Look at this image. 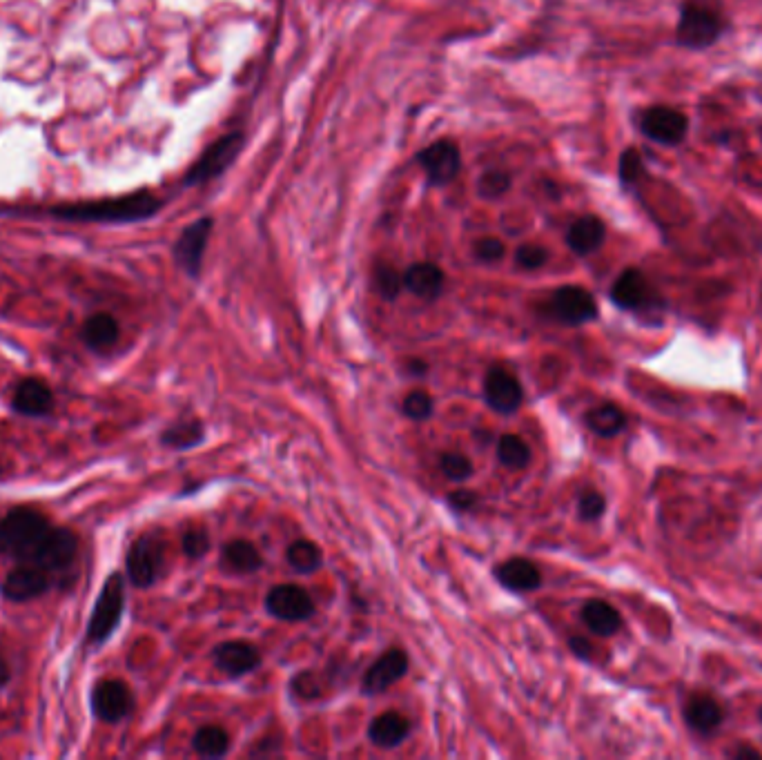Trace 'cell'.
I'll list each match as a JSON object with an SVG mask.
<instances>
[{
	"label": "cell",
	"mask_w": 762,
	"mask_h": 760,
	"mask_svg": "<svg viewBox=\"0 0 762 760\" xmlns=\"http://www.w3.org/2000/svg\"><path fill=\"white\" fill-rule=\"evenodd\" d=\"M729 29V18L718 0H685L680 5L676 43L685 50H707Z\"/></svg>",
	"instance_id": "1"
},
{
	"label": "cell",
	"mask_w": 762,
	"mask_h": 760,
	"mask_svg": "<svg viewBox=\"0 0 762 760\" xmlns=\"http://www.w3.org/2000/svg\"><path fill=\"white\" fill-rule=\"evenodd\" d=\"M161 208V201L150 192H134L121 199H107L94 203H76V206L54 208L52 212L70 221H139L148 219Z\"/></svg>",
	"instance_id": "2"
},
{
	"label": "cell",
	"mask_w": 762,
	"mask_h": 760,
	"mask_svg": "<svg viewBox=\"0 0 762 760\" xmlns=\"http://www.w3.org/2000/svg\"><path fill=\"white\" fill-rule=\"evenodd\" d=\"M50 529L52 524L43 513L34 509H12L0 520V553L23 562Z\"/></svg>",
	"instance_id": "3"
},
{
	"label": "cell",
	"mask_w": 762,
	"mask_h": 760,
	"mask_svg": "<svg viewBox=\"0 0 762 760\" xmlns=\"http://www.w3.org/2000/svg\"><path fill=\"white\" fill-rule=\"evenodd\" d=\"M125 611V580L121 573H112L99 591L94 602L90 622L85 629V640L90 647H101L119 629Z\"/></svg>",
	"instance_id": "4"
},
{
	"label": "cell",
	"mask_w": 762,
	"mask_h": 760,
	"mask_svg": "<svg viewBox=\"0 0 762 760\" xmlns=\"http://www.w3.org/2000/svg\"><path fill=\"white\" fill-rule=\"evenodd\" d=\"M127 578L139 589H148L163 576L165 569V542L159 533H145L127 551L125 558Z\"/></svg>",
	"instance_id": "5"
},
{
	"label": "cell",
	"mask_w": 762,
	"mask_h": 760,
	"mask_svg": "<svg viewBox=\"0 0 762 760\" xmlns=\"http://www.w3.org/2000/svg\"><path fill=\"white\" fill-rule=\"evenodd\" d=\"M78 553V538L76 533L70 529H63V526H52L47 531L41 542L29 551L27 558L23 562L27 564H36L45 571H63L70 569Z\"/></svg>",
	"instance_id": "6"
},
{
	"label": "cell",
	"mask_w": 762,
	"mask_h": 760,
	"mask_svg": "<svg viewBox=\"0 0 762 760\" xmlns=\"http://www.w3.org/2000/svg\"><path fill=\"white\" fill-rule=\"evenodd\" d=\"M640 132L649 141L676 148L689 134V116L669 105H653L640 116Z\"/></svg>",
	"instance_id": "7"
},
{
	"label": "cell",
	"mask_w": 762,
	"mask_h": 760,
	"mask_svg": "<svg viewBox=\"0 0 762 760\" xmlns=\"http://www.w3.org/2000/svg\"><path fill=\"white\" fill-rule=\"evenodd\" d=\"M546 313L564 326H582L598 317V304L589 290L580 286H562L551 295Z\"/></svg>",
	"instance_id": "8"
},
{
	"label": "cell",
	"mask_w": 762,
	"mask_h": 760,
	"mask_svg": "<svg viewBox=\"0 0 762 760\" xmlns=\"http://www.w3.org/2000/svg\"><path fill=\"white\" fill-rule=\"evenodd\" d=\"M484 402L491 411L500 415H511L524 402V388L511 370L504 366H491L484 377Z\"/></svg>",
	"instance_id": "9"
},
{
	"label": "cell",
	"mask_w": 762,
	"mask_h": 760,
	"mask_svg": "<svg viewBox=\"0 0 762 760\" xmlns=\"http://www.w3.org/2000/svg\"><path fill=\"white\" fill-rule=\"evenodd\" d=\"M266 611L283 622H306L315 616V600L299 584H277L266 596Z\"/></svg>",
	"instance_id": "10"
},
{
	"label": "cell",
	"mask_w": 762,
	"mask_h": 760,
	"mask_svg": "<svg viewBox=\"0 0 762 760\" xmlns=\"http://www.w3.org/2000/svg\"><path fill=\"white\" fill-rule=\"evenodd\" d=\"M241 143H243V136L239 132L221 136V139L214 141L210 148L203 152V157L192 165L188 177H185V183L194 185V183H205L214 177H219V174L226 172L230 168V163L237 159Z\"/></svg>",
	"instance_id": "11"
},
{
	"label": "cell",
	"mask_w": 762,
	"mask_h": 760,
	"mask_svg": "<svg viewBox=\"0 0 762 760\" xmlns=\"http://www.w3.org/2000/svg\"><path fill=\"white\" fill-rule=\"evenodd\" d=\"M611 301L622 310H631V313H640V310H649L658 306V292L653 290L649 279L644 277V272L638 268H627L622 275L615 279L611 288Z\"/></svg>",
	"instance_id": "12"
},
{
	"label": "cell",
	"mask_w": 762,
	"mask_h": 760,
	"mask_svg": "<svg viewBox=\"0 0 762 760\" xmlns=\"http://www.w3.org/2000/svg\"><path fill=\"white\" fill-rule=\"evenodd\" d=\"M134 707L132 689L123 680H101L92 691L94 716L107 725H116L130 716Z\"/></svg>",
	"instance_id": "13"
},
{
	"label": "cell",
	"mask_w": 762,
	"mask_h": 760,
	"mask_svg": "<svg viewBox=\"0 0 762 760\" xmlns=\"http://www.w3.org/2000/svg\"><path fill=\"white\" fill-rule=\"evenodd\" d=\"M50 587V571L36 567V564L21 562V567L7 573V578L0 584V593H3L9 602H29L34 598H41L43 593L50 591Z\"/></svg>",
	"instance_id": "14"
},
{
	"label": "cell",
	"mask_w": 762,
	"mask_h": 760,
	"mask_svg": "<svg viewBox=\"0 0 762 760\" xmlns=\"http://www.w3.org/2000/svg\"><path fill=\"white\" fill-rule=\"evenodd\" d=\"M210 232H212V219L203 217L199 221L190 223V226L181 232L177 246H174V259H177L179 268L185 272V275H190L192 279H197L201 275L203 255H205V248H208Z\"/></svg>",
	"instance_id": "15"
},
{
	"label": "cell",
	"mask_w": 762,
	"mask_h": 760,
	"mask_svg": "<svg viewBox=\"0 0 762 760\" xmlns=\"http://www.w3.org/2000/svg\"><path fill=\"white\" fill-rule=\"evenodd\" d=\"M408 671V656L404 649L393 647L386 654H381L373 665L368 667L364 682H361V691L368 696L384 694L395 682L402 680Z\"/></svg>",
	"instance_id": "16"
},
{
	"label": "cell",
	"mask_w": 762,
	"mask_h": 760,
	"mask_svg": "<svg viewBox=\"0 0 762 760\" xmlns=\"http://www.w3.org/2000/svg\"><path fill=\"white\" fill-rule=\"evenodd\" d=\"M214 667L228 678H243L261 667V654L257 647L243 640H228L214 647L212 651Z\"/></svg>",
	"instance_id": "17"
},
{
	"label": "cell",
	"mask_w": 762,
	"mask_h": 760,
	"mask_svg": "<svg viewBox=\"0 0 762 760\" xmlns=\"http://www.w3.org/2000/svg\"><path fill=\"white\" fill-rule=\"evenodd\" d=\"M417 163L435 185H446L459 174L462 157H459V148L453 141H437L417 154Z\"/></svg>",
	"instance_id": "18"
},
{
	"label": "cell",
	"mask_w": 762,
	"mask_h": 760,
	"mask_svg": "<svg viewBox=\"0 0 762 760\" xmlns=\"http://www.w3.org/2000/svg\"><path fill=\"white\" fill-rule=\"evenodd\" d=\"M12 408L23 417H47L54 411V395L43 379L27 377L16 386Z\"/></svg>",
	"instance_id": "19"
},
{
	"label": "cell",
	"mask_w": 762,
	"mask_h": 760,
	"mask_svg": "<svg viewBox=\"0 0 762 760\" xmlns=\"http://www.w3.org/2000/svg\"><path fill=\"white\" fill-rule=\"evenodd\" d=\"M495 580L506 591L513 593H531L542 587V573L531 560L526 558H508L495 567Z\"/></svg>",
	"instance_id": "20"
},
{
	"label": "cell",
	"mask_w": 762,
	"mask_h": 760,
	"mask_svg": "<svg viewBox=\"0 0 762 760\" xmlns=\"http://www.w3.org/2000/svg\"><path fill=\"white\" fill-rule=\"evenodd\" d=\"M413 732L410 720L399 714V711H386V714L377 716L373 723L368 725V740L375 747L381 749H395L406 743V738Z\"/></svg>",
	"instance_id": "21"
},
{
	"label": "cell",
	"mask_w": 762,
	"mask_h": 760,
	"mask_svg": "<svg viewBox=\"0 0 762 760\" xmlns=\"http://www.w3.org/2000/svg\"><path fill=\"white\" fill-rule=\"evenodd\" d=\"M444 272L435 263H415L404 272V288L408 292H413L415 297L424 299V301H433L444 290Z\"/></svg>",
	"instance_id": "22"
},
{
	"label": "cell",
	"mask_w": 762,
	"mask_h": 760,
	"mask_svg": "<svg viewBox=\"0 0 762 760\" xmlns=\"http://www.w3.org/2000/svg\"><path fill=\"white\" fill-rule=\"evenodd\" d=\"M604 239H607V228H604V223L598 217H593V214L573 221L569 232H566V243H569V248L580 257L598 252Z\"/></svg>",
	"instance_id": "23"
},
{
	"label": "cell",
	"mask_w": 762,
	"mask_h": 760,
	"mask_svg": "<svg viewBox=\"0 0 762 760\" xmlns=\"http://www.w3.org/2000/svg\"><path fill=\"white\" fill-rule=\"evenodd\" d=\"M81 337L85 341V346L94 350V353H105V350H110L121 337L119 321L107 313H96L85 319V324L81 328Z\"/></svg>",
	"instance_id": "24"
},
{
	"label": "cell",
	"mask_w": 762,
	"mask_h": 760,
	"mask_svg": "<svg viewBox=\"0 0 762 760\" xmlns=\"http://www.w3.org/2000/svg\"><path fill=\"white\" fill-rule=\"evenodd\" d=\"M223 567L239 576H250L263 567V555L250 540H230L221 553Z\"/></svg>",
	"instance_id": "25"
},
{
	"label": "cell",
	"mask_w": 762,
	"mask_h": 760,
	"mask_svg": "<svg viewBox=\"0 0 762 760\" xmlns=\"http://www.w3.org/2000/svg\"><path fill=\"white\" fill-rule=\"evenodd\" d=\"M582 622L591 633L602 638H609L613 633H618L622 627V616L613 604L604 600H589L582 607Z\"/></svg>",
	"instance_id": "26"
},
{
	"label": "cell",
	"mask_w": 762,
	"mask_h": 760,
	"mask_svg": "<svg viewBox=\"0 0 762 760\" xmlns=\"http://www.w3.org/2000/svg\"><path fill=\"white\" fill-rule=\"evenodd\" d=\"M685 718L700 734L716 732L722 723V709L711 696H693L685 707Z\"/></svg>",
	"instance_id": "27"
},
{
	"label": "cell",
	"mask_w": 762,
	"mask_h": 760,
	"mask_svg": "<svg viewBox=\"0 0 762 760\" xmlns=\"http://www.w3.org/2000/svg\"><path fill=\"white\" fill-rule=\"evenodd\" d=\"M205 426L201 420H179L161 433V444L172 451H190V448L203 444Z\"/></svg>",
	"instance_id": "28"
},
{
	"label": "cell",
	"mask_w": 762,
	"mask_h": 760,
	"mask_svg": "<svg viewBox=\"0 0 762 760\" xmlns=\"http://www.w3.org/2000/svg\"><path fill=\"white\" fill-rule=\"evenodd\" d=\"M497 460L508 471H524L533 462V451L529 442L522 440L520 435L506 433L497 440Z\"/></svg>",
	"instance_id": "29"
},
{
	"label": "cell",
	"mask_w": 762,
	"mask_h": 760,
	"mask_svg": "<svg viewBox=\"0 0 762 760\" xmlns=\"http://www.w3.org/2000/svg\"><path fill=\"white\" fill-rule=\"evenodd\" d=\"M584 422L586 426H589V431H593L595 435L613 437L624 431V426H627V415L622 413L620 406L600 404L584 415Z\"/></svg>",
	"instance_id": "30"
},
{
	"label": "cell",
	"mask_w": 762,
	"mask_h": 760,
	"mask_svg": "<svg viewBox=\"0 0 762 760\" xmlns=\"http://www.w3.org/2000/svg\"><path fill=\"white\" fill-rule=\"evenodd\" d=\"M194 752L203 758H223L228 756L232 740L230 734L221 725H203L192 738Z\"/></svg>",
	"instance_id": "31"
},
{
	"label": "cell",
	"mask_w": 762,
	"mask_h": 760,
	"mask_svg": "<svg viewBox=\"0 0 762 760\" xmlns=\"http://www.w3.org/2000/svg\"><path fill=\"white\" fill-rule=\"evenodd\" d=\"M286 562L290 569H295L301 576H310L321 569L324 564V553L310 540H295L286 549Z\"/></svg>",
	"instance_id": "32"
},
{
	"label": "cell",
	"mask_w": 762,
	"mask_h": 760,
	"mask_svg": "<svg viewBox=\"0 0 762 760\" xmlns=\"http://www.w3.org/2000/svg\"><path fill=\"white\" fill-rule=\"evenodd\" d=\"M439 471L444 473L446 480L451 482H466L475 475V466L464 453L446 451L439 457Z\"/></svg>",
	"instance_id": "33"
},
{
	"label": "cell",
	"mask_w": 762,
	"mask_h": 760,
	"mask_svg": "<svg viewBox=\"0 0 762 760\" xmlns=\"http://www.w3.org/2000/svg\"><path fill=\"white\" fill-rule=\"evenodd\" d=\"M402 413L413 422H426L435 413L433 397L426 391H410L402 402Z\"/></svg>",
	"instance_id": "34"
},
{
	"label": "cell",
	"mask_w": 762,
	"mask_h": 760,
	"mask_svg": "<svg viewBox=\"0 0 762 760\" xmlns=\"http://www.w3.org/2000/svg\"><path fill=\"white\" fill-rule=\"evenodd\" d=\"M212 547L210 533L203 529V526H197V529H188L181 538V549L188 555L190 560H201L203 555H208Z\"/></svg>",
	"instance_id": "35"
},
{
	"label": "cell",
	"mask_w": 762,
	"mask_h": 760,
	"mask_svg": "<svg viewBox=\"0 0 762 760\" xmlns=\"http://www.w3.org/2000/svg\"><path fill=\"white\" fill-rule=\"evenodd\" d=\"M402 286H404V277L399 275L395 268L379 266L375 270V288L386 301L397 299L399 292H402Z\"/></svg>",
	"instance_id": "36"
},
{
	"label": "cell",
	"mask_w": 762,
	"mask_h": 760,
	"mask_svg": "<svg viewBox=\"0 0 762 760\" xmlns=\"http://www.w3.org/2000/svg\"><path fill=\"white\" fill-rule=\"evenodd\" d=\"M607 511V500L598 491H584L578 500V515L584 522L600 520Z\"/></svg>",
	"instance_id": "37"
},
{
	"label": "cell",
	"mask_w": 762,
	"mask_h": 760,
	"mask_svg": "<svg viewBox=\"0 0 762 760\" xmlns=\"http://www.w3.org/2000/svg\"><path fill=\"white\" fill-rule=\"evenodd\" d=\"M508 185H511V179H508L506 172L491 170V172H486L484 177L480 179V185H477V190H480V194H482L484 199H497V197H502V194L508 190Z\"/></svg>",
	"instance_id": "38"
},
{
	"label": "cell",
	"mask_w": 762,
	"mask_h": 760,
	"mask_svg": "<svg viewBox=\"0 0 762 760\" xmlns=\"http://www.w3.org/2000/svg\"><path fill=\"white\" fill-rule=\"evenodd\" d=\"M515 261L517 266L524 270H537L542 268L546 261H549V252L542 246H535V243H526V246H520L515 252Z\"/></svg>",
	"instance_id": "39"
},
{
	"label": "cell",
	"mask_w": 762,
	"mask_h": 760,
	"mask_svg": "<svg viewBox=\"0 0 762 760\" xmlns=\"http://www.w3.org/2000/svg\"><path fill=\"white\" fill-rule=\"evenodd\" d=\"M644 172V163H642V154L638 150H624L620 157V179L624 185H631L640 179V174Z\"/></svg>",
	"instance_id": "40"
},
{
	"label": "cell",
	"mask_w": 762,
	"mask_h": 760,
	"mask_svg": "<svg viewBox=\"0 0 762 760\" xmlns=\"http://www.w3.org/2000/svg\"><path fill=\"white\" fill-rule=\"evenodd\" d=\"M504 255H506V248L500 239L488 237V239H482V241L475 243V257L480 261L495 263V261H500Z\"/></svg>",
	"instance_id": "41"
},
{
	"label": "cell",
	"mask_w": 762,
	"mask_h": 760,
	"mask_svg": "<svg viewBox=\"0 0 762 760\" xmlns=\"http://www.w3.org/2000/svg\"><path fill=\"white\" fill-rule=\"evenodd\" d=\"M448 504H451V509H455L457 513H468L480 504V495H477L475 491L457 489L453 493H448Z\"/></svg>",
	"instance_id": "42"
},
{
	"label": "cell",
	"mask_w": 762,
	"mask_h": 760,
	"mask_svg": "<svg viewBox=\"0 0 762 760\" xmlns=\"http://www.w3.org/2000/svg\"><path fill=\"white\" fill-rule=\"evenodd\" d=\"M569 647H571V651H573V654H575V656H578V658H582V660H591V654H593V647H591V642H589V640H586V638H580V636H573V638L569 640Z\"/></svg>",
	"instance_id": "43"
},
{
	"label": "cell",
	"mask_w": 762,
	"mask_h": 760,
	"mask_svg": "<svg viewBox=\"0 0 762 760\" xmlns=\"http://www.w3.org/2000/svg\"><path fill=\"white\" fill-rule=\"evenodd\" d=\"M404 368H406V373L413 375V377H424L428 373V364L424 362V359H408Z\"/></svg>",
	"instance_id": "44"
},
{
	"label": "cell",
	"mask_w": 762,
	"mask_h": 760,
	"mask_svg": "<svg viewBox=\"0 0 762 760\" xmlns=\"http://www.w3.org/2000/svg\"><path fill=\"white\" fill-rule=\"evenodd\" d=\"M9 678H12V669H9L7 660L3 656H0V687H5L7 682H9Z\"/></svg>",
	"instance_id": "45"
},
{
	"label": "cell",
	"mask_w": 762,
	"mask_h": 760,
	"mask_svg": "<svg viewBox=\"0 0 762 760\" xmlns=\"http://www.w3.org/2000/svg\"><path fill=\"white\" fill-rule=\"evenodd\" d=\"M731 756H734V758H756L758 760L760 752H756V749H751V747H740Z\"/></svg>",
	"instance_id": "46"
}]
</instances>
